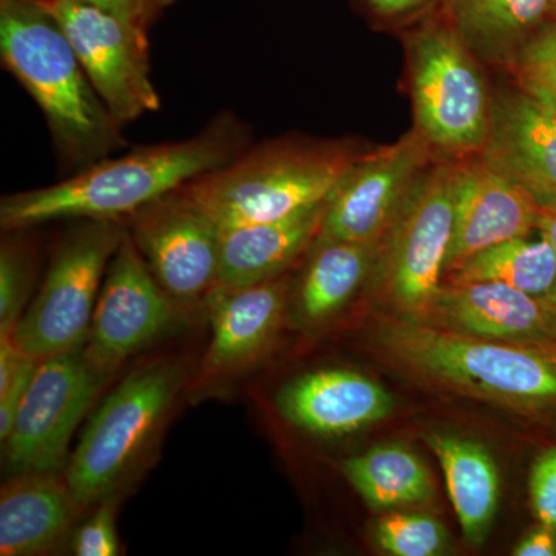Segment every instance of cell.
Returning a JSON list of instances; mask_svg holds the SVG:
<instances>
[{
	"label": "cell",
	"mask_w": 556,
	"mask_h": 556,
	"mask_svg": "<svg viewBox=\"0 0 556 556\" xmlns=\"http://www.w3.org/2000/svg\"><path fill=\"white\" fill-rule=\"evenodd\" d=\"M38 365V361L27 356L9 386L0 390V439H2V442L9 438L14 419H16L17 412H20L22 401H24L25 393L30 387Z\"/></svg>",
	"instance_id": "32"
},
{
	"label": "cell",
	"mask_w": 556,
	"mask_h": 556,
	"mask_svg": "<svg viewBox=\"0 0 556 556\" xmlns=\"http://www.w3.org/2000/svg\"><path fill=\"white\" fill-rule=\"evenodd\" d=\"M378 241H317L291 285L288 324L316 331L364 292L378 260Z\"/></svg>",
	"instance_id": "21"
},
{
	"label": "cell",
	"mask_w": 556,
	"mask_h": 556,
	"mask_svg": "<svg viewBox=\"0 0 556 556\" xmlns=\"http://www.w3.org/2000/svg\"><path fill=\"white\" fill-rule=\"evenodd\" d=\"M415 129L439 156L481 153L495 93L445 7L401 33Z\"/></svg>",
	"instance_id": "5"
},
{
	"label": "cell",
	"mask_w": 556,
	"mask_h": 556,
	"mask_svg": "<svg viewBox=\"0 0 556 556\" xmlns=\"http://www.w3.org/2000/svg\"><path fill=\"white\" fill-rule=\"evenodd\" d=\"M251 142V130L233 113H219L181 141L161 142L104 159L46 188L0 200L3 232L30 230L61 219H126L208 172L222 169Z\"/></svg>",
	"instance_id": "2"
},
{
	"label": "cell",
	"mask_w": 556,
	"mask_h": 556,
	"mask_svg": "<svg viewBox=\"0 0 556 556\" xmlns=\"http://www.w3.org/2000/svg\"><path fill=\"white\" fill-rule=\"evenodd\" d=\"M116 504H118V495L105 497L94 506L93 514L73 530L72 540H70V551L73 555H121L118 530H116Z\"/></svg>",
	"instance_id": "29"
},
{
	"label": "cell",
	"mask_w": 556,
	"mask_h": 556,
	"mask_svg": "<svg viewBox=\"0 0 556 556\" xmlns=\"http://www.w3.org/2000/svg\"><path fill=\"white\" fill-rule=\"evenodd\" d=\"M291 276L251 287L217 288L206 305L211 340L200 364V386L228 382L268 356L288 324Z\"/></svg>",
	"instance_id": "15"
},
{
	"label": "cell",
	"mask_w": 556,
	"mask_h": 556,
	"mask_svg": "<svg viewBox=\"0 0 556 556\" xmlns=\"http://www.w3.org/2000/svg\"><path fill=\"white\" fill-rule=\"evenodd\" d=\"M496 281L551 303L556 285V262L548 241L519 237L471 255L445 274L442 283Z\"/></svg>",
	"instance_id": "25"
},
{
	"label": "cell",
	"mask_w": 556,
	"mask_h": 556,
	"mask_svg": "<svg viewBox=\"0 0 556 556\" xmlns=\"http://www.w3.org/2000/svg\"><path fill=\"white\" fill-rule=\"evenodd\" d=\"M188 368L159 358L135 368L94 408L65 468L70 489L84 507L118 495L155 447Z\"/></svg>",
	"instance_id": "6"
},
{
	"label": "cell",
	"mask_w": 556,
	"mask_h": 556,
	"mask_svg": "<svg viewBox=\"0 0 556 556\" xmlns=\"http://www.w3.org/2000/svg\"><path fill=\"white\" fill-rule=\"evenodd\" d=\"M60 471H24L0 490V555L43 556L64 546L80 510Z\"/></svg>",
	"instance_id": "19"
},
{
	"label": "cell",
	"mask_w": 556,
	"mask_h": 556,
	"mask_svg": "<svg viewBox=\"0 0 556 556\" xmlns=\"http://www.w3.org/2000/svg\"><path fill=\"white\" fill-rule=\"evenodd\" d=\"M369 150L354 138L288 135L179 188L219 229L274 222L320 203Z\"/></svg>",
	"instance_id": "4"
},
{
	"label": "cell",
	"mask_w": 556,
	"mask_h": 556,
	"mask_svg": "<svg viewBox=\"0 0 556 556\" xmlns=\"http://www.w3.org/2000/svg\"><path fill=\"white\" fill-rule=\"evenodd\" d=\"M328 199L274 222L219 229L218 288L251 287L285 276L316 243Z\"/></svg>",
	"instance_id": "20"
},
{
	"label": "cell",
	"mask_w": 556,
	"mask_h": 556,
	"mask_svg": "<svg viewBox=\"0 0 556 556\" xmlns=\"http://www.w3.org/2000/svg\"><path fill=\"white\" fill-rule=\"evenodd\" d=\"M112 378L91 361L86 346L40 361L9 438L2 442L11 470L61 473L67 468L70 444L80 420Z\"/></svg>",
	"instance_id": "9"
},
{
	"label": "cell",
	"mask_w": 556,
	"mask_h": 556,
	"mask_svg": "<svg viewBox=\"0 0 556 556\" xmlns=\"http://www.w3.org/2000/svg\"><path fill=\"white\" fill-rule=\"evenodd\" d=\"M78 222L58 241L38 294L13 331L22 353L38 362L87 345L105 274L127 233L124 219Z\"/></svg>",
	"instance_id": "8"
},
{
	"label": "cell",
	"mask_w": 556,
	"mask_h": 556,
	"mask_svg": "<svg viewBox=\"0 0 556 556\" xmlns=\"http://www.w3.org/2000/svg\"><path fill=\"white\" fill-rule=\"evenodd\" d=\"M127 232L164 291L185 311L218 288L219 228L175 190L124 219Z\"/></svg>",
	"instance_id": "12"
},
{
	"label": "cell",
	"mask_w": 556,
	"mask_h": 556,
	"mask_svg": "<svg viewBox=\"0 0 556 556\" xmlns=\"http://www.w3.org/2000/svg\"><path fill=\"white\" fill-rule=\"evenodd\" d=\"M424 441L444 471L445 485L464 540L484 546L501 504V470L492 450L478 438L453 430H430Z\"/></svg>",
	"instance_id": "22"
},
{
	"label": "cell",
	"mask_w": 556,
	"mask_h": 556,
	"mask_svg": "<svg viewBox=\"0 0 556 556\" xmlns=\"http://www.w3.org/2000/svg\"><path fill=\"white\" fill-rule=\"evenodd\" d=\"M511 555L556 556V527L533 521L511 547Z\"/></svg>",
	"instance_id": "33"
},
{
	"label": "cell",
	"mask_w": 556,
	"mask_h": 556,
	"mask_svg": "<svg viewBox=\"0 0 556 556\" xmlns=\"http://www.w3.org/2000/svg\"><path fill=\"white\" fill-rule=\"evenodd\" d=\"M0 58L38 104L58 161L76 174L127 148L60 22L39 0H0Z\"/></svg>",
	"instance_id": "3"
},
{
	"label": "cell",
	"mask_w": 556,
	"mask_h": 556,
	"mask_svg": "<svg viewBox=\"0 0 556 556\" xmlns=\"http://www.w3.org/2000/svg\"><path fill=\"white\" fill-rule=\"evenodd\" d=\"M369 538L382 554L391 556H439L450 548L447 526L428 507L382 511L369 527Z\"/></svg>",
	"instance_id": "26"
},
{
	"label": "cell",
	"mask_w": 556,
	"mask_h": 556,
	"mask_svg": "<svg viewBox=\"0 0 556 556\" xmlns=\"http://www.w3.org/2000/svg\"><path fill=\"white\" fill-rule=\"evenodd\" d=\"M416 324L497 342H556L554 306L496 281L442 283Z\"/></svg>",
	"instance_id": "16"
},
{
	"label": "cell",
	"mask_w": 556,
	"mask_h": 556,
	"mask_svg": "<svg viewBox=\"0 0 556 556\" xmlns=\"http://www.w3.org/2000/svg\"><path fill=\"white\" fill-rule=\"evenodd\" d=\"M541 212L532 193L482 153L453 159V236L444 276L493 244L532 236Z\"/></svg>",
	"instance_id": "14"
},
{
	"label": "cell",
	"mask_w": 556,
	"mask_h": 556,
	"mask_svg": "<svg viewBox=\"0 0 556 556\" xmlns=\"http://www.w3.org/2000/svg\"><path fill=\"white\" fill-rule=\"evenodd\" d=\"M453 236V159L433 161L383 236L365 287L369 313L417 321L442 280Z\"/></svg>",
	"instance_id": "7"
},
{
	"label": "cell",
	"mask_w": 556,
	"mask_h": 556,
	"mask_svg": "<svg viewBox=\"0 0 556 556\" xmlns=\"http://www.w3.org/2000/svg\"><path fill=\"white\" fill-rule=\"evenodd\" d=\"M438 156L415 129L369 149L328 197L317 241L382 240Z\"/></svg>",
	"instance_id": "11"
},
{
	"label": "cell",
	"mask_w": 556,
	"mask_h": 556,
	"mask_svg": "<svg viewBox=\"0 0 556 556\" xmlns=\"http://www.w3.org/2000/svg\"><path fill=\"white\" fill-rule=\"evenodd\" d=\"M444 7L479 61L503 70L554 17V0H452Z\"/></svg>",
	"instance_id": "23"
},
{
	"label": "cell",
	"mask_w": 556,
	"mask_h": 556,
	"mask_svg": "<svg viewBox=\"0 0 556 556\" xmlns=\"http://www.w3.org/2000/svg\"><path fill=\"white\" fill-rule=\"evenodd\" d=\"M482 156L521 185L541 206L556 204V110L515 90L495 91Z\"/></svg>",
	"instance_id": "18"
},
{
	"label": "cell",
	"mask_w": 556,
	"mask_h": 556,
	"mask_svg": "<svg viewBox=\"0 0 556 556\" xmlns=\"http://www.w3.org/2000/svg\"><path fill=\"white\" fill-rule=\"evenodd\" d=\"M24 230L7 232L0 247V334L20 324L30 299L36 274V249Z\"/></svg>",
	"instance_id": "27"
},
{
	"label": "cell",
	"mask_w": 556,
	"mask_h": 556,
	"mask_svg": "<svg viewBox=\"0 0 556 556\" xmlns=\"http://www.w3.org/2000/svg\"><path fill=\"white\" fill-rule=\"evenodd\" d=\"M277 412L288 424L321 438L357 433L393 415L396 401L378 380L351 368H318L278 390Z\"/></svg>",
	"instance_id": "17"
},
{
	"label": "cell",
	"mask_w": 556,
	"mask_h": 556,
	"mask_svg": "<svg viewBox=\"0 0 556 556\" xmlns=\"http://www.w3.org/2000/svg\"><path fill=\"white\" fill-rule=\"evenodd\" d=\"M91 5L100 7V9L109 11L113 16L118 17L124 24L129 25L142 35H148L141 27H139L137 20V10H135V0H84Z\"/></svg>",
	"instance_id": "34"
},
{
	"label": "cell",
	"mask_w": 556,
	"mask_h": 556,
	"mask_svg": "<svg viewBox=\"0 0 556 556\" xmlns=\"http://www.w3.org/2000/svg\"><path fill=\"white\" fill-rule=\"evenodd\" d=\"M504 70L519 91L556 110V17L533 33Z\"/></svg>",
	"instance_id": "28"
},
{
	"label": "cell",
	"mask_w": 556,
	"mask_h": 556,
	"mask_svg": "<svg viewBox=\"0 0 556 556\" xmlns=\"http://www.w3.org/2000/svg\"><path fill=\"white\" fill-rule=\"evenodd\" d=\"M60 22L94 90L121 126L156 112L148 35L84 0H39Z\"/></svg>",
	"instance_id": "10"
},
{
	"label": "cell",
	"mask_w": 556,
	"mask_h": 556,
	"mask_svg": "<svg viewBox=\"0 0 556 556\" xmlns=\"http://www.w3.org/2000/svg\"><path fill=\"white\" fill-rule=\"evenodd\" d=\"M361 340L409 386L497 409L540 442L556 441V342L470 338L382 313H369Z\"/></svg>",
	"instance_id": "1"
},
{
	"label": "cell",
	"mask_w": 556,
	"mask_h": 556,
	"mask_svg": "<svg viewBox=\"0 0 556 556\" xmlns=\"http://www.w3.org/2000/svg\"><path fill=\"white\" fill-rule=\"evenodd\" d=\"M353 3L372 27L401 35L444 7L445 0H353Z\"/></svg>",
	"instance_id": "31"
},
{
	"label": "cell",
	"mask_w": 556,
	"mask_h": 556,
	"mask_svg": "<svg viewBox=\"0 0 556 556\" xmlns=\"http://www.w3.org/2000/svg\"><path fill=\"white\" fill-rule=\"evenodd\" d=\"M342 470L354 492L376 511L430 507L437 500L433 473L408 445H375L348 457Z\"/></svg>",
	"instance_id": "24"
},
{
	"label": "cell",
	"mask_w": 556,
	"mask_h": 556,
	"mask_svg": "<svg viewBox=\"0 0 556 556\" xmlns=\"http://www.w3.org/2000/svg\"><path fill=\"white\" fill-rule=\"evenodd\" d=\"M178 0H135L139 27L146 33L160 20L161 14Z\"/></svg>",
	"instance_id": "35"
},
{
	"label": "cell",
	"mask_w": 556,
	"mask_h": 556,
	"mask_svg": "<svg viewBox=\"0 0 556 556\" xmlns=\"http://www.w3.org/2000/svg\"><path fill=\"white\" fill-rule=\"evenodd\" d=\"M538 232H540L541 236L548 241V244H551L556 262V204L555 206L543 207ZM551 305L556 309V285L554 294H552Z\"/></svg>",
	"instance_id": "36"
},
{
	"label": "cell",
	"mask_w": 556,
	"mask_h": 556,
	"mask_svg": "<svg viewBox=\"0 0 556 556\" xmlns=\"http://www.w3.org/2000/svg\"><path fill=\"white\" fill-rule=\"evenodd\" d=\"M452 2V0H445L444 5H447V3Z\"/></svg>",
	"instance_id": "38"
},
{
	"label": "cell",
	"mask_w": 556,
	"mask_h": 556,
	"mask_svg": "<svg viewBox=\"0 0 556 556\" xmlns=\"http://www.w3.org/2000/svg\"><path fill=\"white\" fill-rule=\"evenodd\" d=\"M527 504L533 521L556 527V441L538 445L527 473Z\"/></svg>",
	"instance_id": "30"
},
{
	"label": "cell",
	"mask_w": 556,
	"mask_h": 556,
	"mask_svg": "<svg viewBox=\"0 0 556 556\" xmlns=\"http://www.w3.org/2000/svg\"><path fill=\"white\" fill-rule=\"evenodd\" d=\"M554 17H556V0H554Z\"/></svg>",
	"instance_id": "37"
},
{
	"label": "cell",
	"mask_w": 556,
	"mask_h": 556,
	"mask_svg": "<svg viewBox=\"0 0 556 556\" xmlns=\"http://www.w3.org/2000/svg\"><path fill=\"white\" fill-rule=\"evenodd\" d=\"M182 311L127 232L105 274L86 353L98 367L115 375L139 351L172 331Z\"/></svg>",
	"instance_id": "13"
}]
</instances>
